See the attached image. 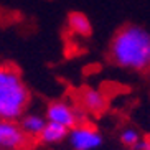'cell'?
Instances as JSON below:
<instances>
[{"label":"cell","mask_w":150,"mask_h":150,"mask_svg":"<svg viewBox=\"0 0 150 150\" xmlns=\"http://www.w3.org/2000/svg\"><path fill=\"white\" fill-rule=\"evenodd\" d=\"M110 58L120 68L130 71L150 69V31L139 25L120 28L110 41Z\"/></svg>","instance_id":"cell-1"},{"label":"cell","mask_w":150,"mask_h":150,"mask_svg":"<svg viewBox=\"0 0 150 150\" xmlns=\"http://www.w3.org/2000/svg\"><path fill=\"white\" fill-rule=\"evenodd\" d=\"M30 93L23 81L0 83V120H17L25 112Z\"/></svg>","instance_id":"cell-2"},{"label":"cell","mask_w":150,"mask_h":150,"mask_svg":"<svg viewBox=\"0 0 150 150\" xmlns=\"http://www.w3.org/2000/svg\"><path fill=\"white\" fill-rule=\"evenodd\" d=\"M68 140L74 150H96L102 145L101 132L86 124H78L74 129H71Z\"/></svg>","instance_id":"cell-3"},{"label":"cell","mask_w":150,"mask_h":150,"mask_svg":"<svg viewBox=\"0 0 150 150\" xmlns=\"http://www.w3.org/2000/svg\"><path fill=\"white\" fill-rule=\"evenodd\" d=\"M46 120L64 125L66 129H74L79 124V114L74 107L64 101H54L46 109Z\"/></svg>","instance_id":"cell-4"},{"label":"cell","mask_w":150,"mask_h":150,"mask_svg":"<svg viewBox=\"0 0 150 150\" xmlns=\"http://www.w3.org/2000/svg\"><path fill=\"white\" fill-rule=\"evenodd\" d=\"M27 134L15 120H0V149L17 150L25 144Z\"/></svg>","instance_id":"cell-5"},{"label":"cell","mask_w":150,"mask_h":150,"mask_svg":"<svg viewBox=\"0 0 150 150\" xmlns=\"http://www.w3.org/2000/svg\"><path fill=\"white\" fill-rule=\"evenodd\" d=\"M81 101H83V106L89 112H94V114L106 109V97H104V94L99 89H94V88L84 89L83 96H81Z\"/></svg>","instance_id":"cell-6"},{"label":"cell","mask_w":150,"mask_h":150,"mask_svg":"<svg viewBox=\"0 0 150 150\" xmlns=\"http://www.w3.org/2000/svg\"><path fill=\"white\" fill-rule=\"evenodd\" d=\"M48 120L40 114H23L20 117V127L28 135H41Z\"/></svg>","instance_id":"cell-7"},{"label":"cell","mask_w":150,"mask_h":150,"mask_svg":"<svg viewBox=\"0 0 150 150\" xmlns=\"http://www.w3.org/2000/svg\"><path fill=\"white\" fill-rule=\"evenodd\" d=\"M68 135H69V129H66L64 125H59V124L48 122L45 130L41 132L40 139L45 144H59L64 139H68Z\"/></svg>","instance_id":"cell-8"},{"label":"cell","mask_w":150,"mask_h":150,"mask_svg":"<svg viewBox=\"0 0 150 150\" xmlns=\"http://www.w3.org/2000/svg\"><path fill=\"white\" fill-rule=\"evenodd\" d=\"M68 27H69V30L74 35H79V36H89L91 31H93L89 18L84 13H79V12H74V13L69 15V18H68Z\"/></svg>","instance_id":"cell-9"},{"label":"cell","mask_w":150,"mask_h":150,"mask_svg":"<svg viewBox=\"0 0 150 150\" xmlns=\"http://www.w3.org/2000/svg\"><path fill=\"white\" fill-rule=\"evenodd\" d=\"M142 137H140V132L137 130V129L134 127H125L120 132V142H122L125 147H135L137 144H139V140H140Z\"/></svg>","instance_id":"cell-10"},{"label":"cell","mask_w":150,"mask_h":150,"mask_svg":"<svg viewBox=\"0 0 150 150\" xmlns=\"http://www.w3.org/2000/svg\"><path fill=\"white\" fill-rule=\"evenodd\" d=\"M134 149H135V150H150V140H149V139H140L139 144H137Z\"/></svg>","instance_id":"cell-11"}]
</instances>
